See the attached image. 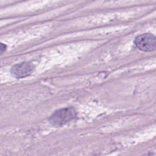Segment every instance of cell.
Segmentation results:
<instances>
[{"instance_id": "obj_1", "label": "cell", "mask_w": 156, "mask_h": 156, "mask_svg": "<svg viewBox=\"0 0 156 156\" xmlns=\"http://www.w3.org/2000/svg\"><path fill=\"white\" fill-rule=\"evenodd\" d=\"M136 47L144 52H152L155 49V37L152 34H143L135 39Z\"/></svg>"}, {"instance_id": "obj_2", "label": "cell", "mask_w": 156, "mask_h": 156, "mask_svg": "<svg viewBox=\"0 0 156 156\" xmlns=\"http://www.w3.org/2000/svg\"><path fill=\"white\" fill-rule=\"evenodd\" d=\"M76 115L74 109L64 108L57 111L51 118V121L54 125H62L71 120Z\"/></svg>"}, {"instance_id": "obj_3", "label": "cell", "mask_w": 156, "mask_h": 156, "mask_svg": "<svg viewBox=\"0 0 156 156\" xmlns=\"http://www.w3.org/2000/svg\"><path fill=\"white\" fill-rule=\"evenodd\" d=\"M34 71V66L28 62L15 65L11 69L12 74L16 78H21L30 75Z\"/></svg>"}, {"instance_id": "obj_4", "label": "cell", "mask_w": 156, "mask_h": 156, "mask_svg": "<svg viewBox=\"0 0 156 156\" xmlns=\"http://www.w3.org/2000/svg\"><path fill=\"white\" fill-rule=\"evenodd\" d=\"M6 50V46L2 43H0V55L4 53Z\"/></svg>"}]
</instances>
